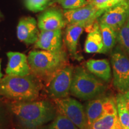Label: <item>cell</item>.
I'll return each instance as SVG.
<instances>
[{
    "label": "cell",
    "mask_w": 129,
    "mask_h": 129,
    "mask_svg": "<svg viewBox=\"0 0 129 129\" xmlns=\"http://www.w3.org/2000/svg\"><path fill=\"white\" fill-rule=\"evenodd\" d=\"M8 106L20 129H41L57 115L56 108L47 101H15Z\"/></svg>",
    "instance_id": "6da1fadb"
},
{
    "label": "cell",
    "mask_w": 129,
    "mask_h": 129,
    "mask_svg": "<svg viewBox=\"0 0 129 129\" xmlns=\"http://www.w3.org/2000/svg\"><path fill=\"white\" fill-rule=\"evenodd\" d=\"M41 85L29 74L24 77L7 75L0 79V96L14 101H32L40 94Z\"/></svg>",
    "instance_id": "7a4b0ae2"
},
{
    "label": "cell",
    "mask_w": 129,
    "mask_h": 129,
    "mask_svg": "<svg viewBox=\"0 0 129 129\" xmlns=\"http://www.w3.org/2000/svg\"><path fill=\"white\" fill-rule=\"evenodd\" d=\"M106 86L95 75L82 67L74 68L70 93L78 99L88 101L102 96Z\"/></svg>",
    "instance_id": "3957f363"
},
{
    "label": "cell",
    "mask_w": 129,
    "mask_h": 129,
    "mask_svg": "<svg viewBox=\"0 0 129 129\" xmlns=\"http://www.w3.org/2000/svg\"><path fill=\"white\" fill-rule=\"evenodd\" d=\"M28 61L34 75L45 77L52 76L66 66L68 57L62 49L57 51L33 50L29 53Z\"/></svg>",
    "instance_id": "277c9868"
},
{
    "label": "cell",
    "mask_w": 129,
    "mask_h": 129,
    "mask_svg": "<svg viewBox=\"0 0 129 129\" xmlns=\"http://www.w3.org/2000/svg\"><path fill=\"white\" fill-rule=\"evenodd\" d=\"M112 84L119 93L129 91V57L118 44L110 53Z\"/></svg>",
    "instance_id": "5b68a950"
},
{
    "label": "cell",
    "mask_w": 129,
    "mask_h": 129,
    "mask_svg": "<svg viewBox=\"0 0 129 129\" xmlns=\"http://www.w3.org/2000/svg\"><path fill=\"white\" fill-rule=\"evenodd\" d=\"M59 112L66 116L80 129H89L85 111L80 102L67 97L53 99Z\"/></svg>",
    "instance_id": "8992f818"
},
{
    "label": "cell",
    "mask_w": 129,
    "mask_h": 129,
    "mask_svg": "<svg viewBox=\"0 0 129 129\" xmlns=\"http://www.w3.org/2000/svg\"><path fill=\"white\" fill-rule=\"evenodd\" d=\"M74 68L66 65L57 71L49 83L48 91L53 99L67 98L70 93Z\"/></svg>",
    "instance_id": "52a82bcc"
},
{
    "label": "cell",
    "mask_w": 129,
    "mask_h": 129,
    "mask_svg": "<svg viewBox=\"0 0 129 129\" xmlns=\"http://www.w3.org/2000/svg\"><path fill=\"white\" fill-rule=\"evenodd\" d=\"M85 111L89 128L93 122L101 118L117 112L115 98L101 96L90 100L86 105Z\"/></svg>",
    "instance_id": "ba28073f"
},
{
    "label": "cell",
    "mask_w": 129,
    "mask_h": 129,
    "mask_svg": "<svg viewBox=\"0 0 129 129\" xmlns=\"http://www.w3.org/2000/svg\"><path fill=\"white\" fill-rule=\"evenodd\" d=\"M128 19L129 0H124L105 11L98 20L99 23L108 25L117 32Z\"/></svg>",
    "instance_id": "9c48e42d"
},
{
    "label": "cell",
    "mask_w": 129,
    "mask_h": 129,
    "mask_svg": "<svg viewBox=\"0 0 129 129\" xmlns=\"http://www.w3.org/2000/svg\"><path fill=\"white\" fill-rule=\"evenodd\" d=\"M104 12L105 10H98L94 6L88 4L77 9L64 10L63 14L66 24L71 25L85 22L88 27L92 25Z\"/></svg>",
    "instance_id": "30bf717a"
},
{
    "label": "cell",
    "mask_w": 129,
    "mask_h": 129,
    "mask_svg": "<svg viewBox=\"0 0 129 129\" xmlns=\"http://www.w3.org/2000/svg\"><path fill=\"white\" fill-rule=\"evenodd\" d=\"M9 59L6 73L12 76L24 77L29 75L31 72L28 61V56L23 53L16 51L7 53Z\"/></svg>",
    "instance_id": "8fae6325"
},
{
    "label": "cell",
    "mask_w": 129,
    "mask_h": 129,
    "mask_svg": "<svg viewBox=\"0 0 129 129\" xmlns=\"http://www.w3.org/2000/svg\"><path fill=\"white\" fill-rule=\"evenodd\" d=\"M38 23L32 17H24L19 21L17 26V37L19 41L27 45L36 43L39 35Z\"/></svg>",
    "instance_id": "7c38bea8"
},
{
    "label": "cell",
    "mask_w": 129,
    "mask_h": 129,
    "mask_svg": "<svg viewBox=\"0 0 129 129\" xmlns=\"http://www.w3.org/2000/svg\"><path fill=\"white\" fill-rule=\"evenodd\" d=\"M88 25L85 22L68 25L64 31L63 40L68 53L74 59L81 60L83 57L77 52V46L80 37Z\"/></svg>",
    "instance_id": "4fadbf2b"
},
{
    "label": "cell",
    "mask_w": 129,
    "mask_h": 129,
    "mask_svg": "<svg viewBox=\"0 0 129 129\" xmlns=\"http://www.w3.org/2000/svg\"><path fill=\"white\" fill-rule=\"evenodd\" d=\"M37 23L41 30L62 29L66 25L63 12L55 8L47 9L42 13L38 17Z\"/></svg>",
    "instance_id": "5bb4252c"
},
{
    "label": "cell",
    "mask_w": 129,
    "mask_h": 129,
    "mask_svg": "<svg viewBox=\"0 0 129 129\" xmlns=\"http://www.w3.org/2000/svg\"><path fill=\"white\" fill-rule=\"evenodd\" d=\"M35 47L46 51H57L62 48V29L41 30Z\"/></svg>",
    "instance_id": "9a60e30c"
},
{
    "label": "cell",
    "mask_w": 129,
    "mask_h": 129,
    "mask_svg": "<svg viewBox=\"0 0 129 129\" xmlns=\"http://www.w3.org/2000/svg\"><path fill=\"white\" fill-rule=\"evenodd\" d=\"M85 29H88V33L85 41V52L89 54L104 53V43L98 19Z\"/></svg>",
    "instance_id": "2e32d148"
},
{
    "label": "cell",
    "mask_w": 129,
    "mask_h": 129,
    "mask_svg": "<svg viewBox=\"0 0 129 129\" xmlns=\"http://www.w3.org/2000/svg\"><path fill=\"white\" fill-rule=\"evenodd\" d=\"M87 69L100 80L108 83L112 78L111 67L107 59H90L85 63Z\"/></svg>",
    "instance_id": "e0dca14e"
},
{
    "label": "cell",
    "mask_w": 129,
    "mask_h": 129,
    "mask_svg": "<svg viewBox=\"0 0 129 129\" xmlns=\"http://www.w3.org/2000/svg\"><path fill=\"white\" fill-rule=\"evenodd\" d=\"M99 23L104 43L103 54L111 53L118 43L117 32L108 25L104 23Z\"/></svg>",
    "instance_id": "ac0fdd59"
},
{
    "label": "cell",
    "mask_w": 129,
    "mask_h": 129,
    "mask_svg": "<svg viewBox=\"0 0 129 129\" xmlns=\"http://www.w3.org/2000/svg\"><path fill=\"white\" fill-rule=\"evenodd\" d=\"M89 129H122L117 112L109 114L91 124Z\"/></svg>",
    "instance_id": "d6986e66"
},
{
    "label": "cell",
    "mask_w": 129,
    "mask_h": 129,
    "mask_svg": "<svg viewBox=\"0 0 129 129\" xmlns=\"http://www.w3.org/2000/svg\"><path fill=\"white\" fill-rule=\"evenodd\" d=\"M116 105L119 120L122 129H129V111L124 102L121 93H119L115 97Z\"/></svg>",
    "instance_id": "ffe728a7"
},
{
    "label": "cell",
    "mask_w": 129,
    "mask_h": 129,
    "mask_svg": "<svg viewBox=\"0 0 129 129\" xmlns=\"http://www.w3.org/2000/svg\"><path fill=\"white\" fill-rule=\"evenodd\" d=\"M43 129H80L68 118L59 112L50 124Z\"/></svg>",
    "instance_id": "44dd1931"
},
{
    "label": "cell",
    "mask_w": 129,
    "mask_h": 129,
    "mask_svg": "<svg viewBox=\"0 0 129 129\" xmlns=\"http://www.w3.org/2000/svg\"><path fill=\"white\" fill-rule=\"evenodd\" d=\"M117 41L129 57V19L117 31Z\"/></svg>",
    "instance_id": "7402d4cb"
},
{
    "label": "cell",
    "mask_w": 129,
    "mask_h": 129,
    "mask_svg": "<svg viewBox=\"0 0 129 129\" xmlns=\"http://www.w3.org/2000/svg\"><path fill=\"white\" fill-rule=\"evenodd\" d=\"M9 106H6L0 102V129H9L11 125Z\"/></svg>",
    "instance_id": "603a6c76"
},
{
    "label": "cell",
    "mask_w": 129,
    "mask_h": 129,
    "mask_svg": "<svg viewBox=\"0 0 129 129\" xmlns=\"http://www.w3.org/2000/svg\"><path fill=\"white\" fill-rule=\"evenodd\" d=\"M53 3L59 4L64 10L77 9L88 4L87 0H54Z\"/></svg>",
    "instance_id": "cb8c5ba5"
},
{
    "label": "cell",
    "mask_w": 129,
    "mask_h": 129,
    "mask_svg": "<svg viewBox=\"0 0 129 129\" xmlns=\"http://www.w3.org/2000/svg\"><path fill=\"white\" fill-rule=\"evenodd\" d=\"M50 0H25V6L29 10L38 12L46 9Z\"/></svg>",
    "instance_id": "d4e9b609"
},
{
    "label": "cell",
    "mask_w": 129,
    "mask_h": 129,
    "mask_svg": "<svg viewBox=\"0 0 129 129\" xmlns=\"http://www.w3.org/2000/svg\"><path fill=\"white\" fill-rule=\"evenodd\" d=\"M111 0H87L88 4L94 6L98 10H103L105 11L107 4Z\"/></svg>",
    "instance_id": "484cf974"
},
{
    "label": "cell",
    "mask_w": 129,
    "mask_h": 129,
    "mask_svg": "<svg viewBox=\"0 0 129 129\" xmlns=\"http://www.w3.org/2000/svg\"><path fill=\"white\" fill-rule=\"evenodd\" d=\"M122 94V93H121ZM122 99L127 109L129 111V91L122 94Z\"/></svg>",
    "instance_id": "4316f807"
},
{
    "label": "cell",
    "mask_w": 129,
    "mask_h": 129,
    "mask_svg": "<svg viewBox=\"0 0 129 129\" xmlns=\"http://www.w3.org/2000/svg\"><path fill=\"white\" fill-rule=\"evenodd\" d=\"M123 1L124 0H111L110 2H109L108 4H107L105 10H107L108 9H109V8L112 7V6H115V5L118 4V3L122 2V1Z\"/></svg>",
    "instance_id": "83f0119b"
},
{
    "label": "cell",
    "mask_w": 129,
    "mask_h": 129,
    "mask_svg": "<svg viewBox=\"0 0 129 129\" xmlns=\"http://www.w3.org/2000/svg\"><path fill=\"white\" fill-rule=\"evenodd\" d=\"M1 59H0V79H1L3 77V74L1 73Z\"/></svg>",
    "instance_id": "f1b7e54d"
},
{
    "label": "cell",
    "mask_w": 129,
    "mask_h": 129,
    "mask_svg": "<svg viewBox=\"0 0 129 129\" xmlns=\"http://www.w3.org/2000/svg\"><path fill=\"white\" fill-rule=\"evenodd\" d=\"M3 17L2 14H1V13H0V19H1V17Z\"/></svg>",
    "instance_id": "f546056e"
}]
</instances>
